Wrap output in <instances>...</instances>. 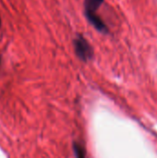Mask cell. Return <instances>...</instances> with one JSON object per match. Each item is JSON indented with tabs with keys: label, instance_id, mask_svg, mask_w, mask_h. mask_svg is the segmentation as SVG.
I'll return each mask as SVG.
<instances>
[{
	"label": "cell",
	"instance_id": "cell-1",
	"mask_svg": "<svg viewBox=\"0 0 157 158\" xmlns=\"http://www.w3.org/2000/svg\"><path fill=\"white\" fill-rule=\"evenodd\" d=\"M74 49L77 56L82 61H88L92 59L93 56V49L89 42L81 34H78L74 39Z\"/></svg>",
	"mask_w": 157,
	"mask_h": 158
},
{
	"label": "cell",
	"instance_id": "cell-2",
	"mask_svg": "<svg viewBox=\"0 0 157 158\" xmlns=\"http://www.w3.org/2000/svg\"><path fill=\"white\" fill-rule=\"evenodd\" d=\"M104 3V0H84V14L86 16L97 15V10Z\"/></svg>",
	"mask_w": 157,
	"mask_h": 158
},
{
	"label": "cell",
	"instance_id": "cell-3",
	"mask_svg": "<svg viewBox=\"0 0 157 158\" xmlns=\"http://www.w3.org/2000/svg\"><path fill=\"white\" fill-rule=\"evenodd\" d=\"M74 154L76 158H85L83 149L79 144H74Z\"/></svg>",
	"mask_w": 157,
	"mask_h": 158
},
{
	"label": "cell",
	"instance_id": "cell-4",
	"mask_svg": "<svg viewBox=\"0 0 157 158\" xmlns=\"http://www.w3.org/2000/svg\"><path fill=\"white\" fill-rule=\"evenodd\" d=\"M0 25H1V19H0Z\"/></svg>",
	"mask_w": 157,
	"mask_h": 158
}]
</instances>
